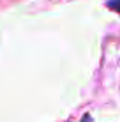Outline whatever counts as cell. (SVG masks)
<instances>
[{"mask_svg":"<svg viewBox=\"0 0 120 122\" xmlns=\"http://www.w3.org/2000/svg\"><path fill=\"white\" fill-rule=\"evenodd\" d=\"M108 5L111 7V9H115V11H117L118 14H120V0H110Z\"/></svg>","mask_w":120,"mask_h":122,"instance_id":"1","label":"cell"},{"mask_svg":"<svg viewBox=\"0 0 120 122\" xmlns=\"http://www.w3.org/2000/svg\"><path fill=\"white\" fill-rule=\"evenodd\" d=\"M80 122H92V119H90L88 115H85V117H83V119H81Z\"/></svg>","mask_w":120,"mask_h":122,"instance_id":"2","label":"cell"}]
</instances>
